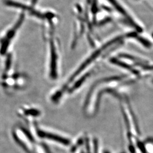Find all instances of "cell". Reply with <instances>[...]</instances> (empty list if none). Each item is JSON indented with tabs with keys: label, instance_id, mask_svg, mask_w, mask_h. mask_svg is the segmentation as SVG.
Masks as SVG:
<instances>
[{
	"label": "cell",
	"instance_id": "1",
	"mask_svg": "<svg viewBox=\"0 0 153 153\" xmlns=\"http://www.w3.org/2000/svg\"><path fill=\"white\" fill-rule=\"evenodd\" d=\"M48 57V76L51 79L55 80L59 74L60 53L53 37H50L49 40Z\"/></svg>",
	"mask_w": 153,
	"mask_h": 153
},
{
	"label": "cell",
	"instance_id": "2",
	"mask_svg": "<svg viewBox=\"0 0 153 153\" xmlns=\"http://www.w3.org/2000/svg\"><path fill=\"white\" fill-rule=\"evenodd\" d=\"M25 19V14H22L13 27L9 29L5 35L0 39V55H7L11 41L15 36L18 30L21 26Z\"/></svg>",
	"mask_w": 153,
	"mask_h": 153
},
{
	"label": "cell",
	"instance_id": "3",
	"mask_svg": "<svg viewBox=\"0 0 153 153\" xmlns=\"http://www.w3.org/2000/svg\"><path fill=\"white\" fill-rule=\"evenodd\" d=\"M2 79L3 87L8 90H20L24 88L26 83L25 76L21 73L4 74Z\"/></svg>",
	"mask_w": 153,
	"mask_h": 153
},
{
	"label": "cell",
	"instance_id": "4",
	"mask_svg": "<svg viewBox=\"0 0 153 153\" xmlns=\"http://www.w3.org/2000/svg\"><path fill=\"white\" fill-rule=\"evenodd\" d=\"M34 125H35V129L37 133V135L39 137H40V138H45L49 139L51 140H53V141L59 142V143H62L64 145H66V146L69 145L70 144V141L65 138L61 137L60 136L57 135V134H55L54 133H51L49 131H45L44 130L40 129L36 123H35Z\"/></svg>",
	"mask_w": 153,
	"mask_h": 153
},
{
	"label": "cell",
	"instance_id": "5",
	"mask_svg": "<svg viewBox=\"0 0 153 153\" xmlns=\"http://www.w3.org/2000/svg\"><path fill=\"white\" fill-rule=\"evenodd\" d=\"M18 115L24 120L27 121L34 119L39 117L42 112L39 109L33 107H22L18 111Z\"/></svg>",
	"mask_w": 153,
	"mask_h": 153
},
{
	"label": "cell",
	"instance_id": "6",
	"mask_svg": "<svg viewBox=\"0 0 153 153\" xmlns=\"http://www.w3.org/2000/svg\"><path fill=\"white\" fill-rule=\"evenodd\" d=\"M4 2L6 5L8 6H10V7H13L14 8H16V9H22L24 10H28V11H30L31 9V8L33 7L32 6H28L25 4H23L22 3L14 1L12 0H4Z\"/></svg>",
	"mask_w": 153,
	"mask_h": 153
},
{
	"label": "cell",
	"instance_id": "7",
	"mask_svg": "<svg viewBox=\"0 0 153 153\" xmlns=\"http://www.w3.org/2000/svg\"><path fill=\"white\" fill-rule=\"evenodd\" d=\"M29 12H30V13L31 15H33V16H36V17H37L38 18H40V19H44L45 18L44 14H43L42 13H41L39 11H36V10H34L33 9V7L31 8V9L29 11Z\"/></svg>",
	"mask_w": 153,
	"mask_h": 153
},
{
	"label": "cell",
	"instance_id": "8",
	"mask_svg": "<svg viewBox=\"0 0 153 153\" xmlns=\"http://www.w3.org/2000/svg\"><path fill=\"white\" fill-rule=\"evenodd\" d=\"M44 16H45V18H46L48 19L49 21H51L55 17V14L51 12H47L45 14H44Z\"/></svg>",
	"mask_w": 153,
	"mask_h": 153
},
{
	"label": "cell",
	"instance_id": "9",
	"mask_svg": "<svg viewBox=\"0 0 153 153\" xmlns=\"http://www.w3.org/2000/svg\"><path fill=\"white\" fill-rule=\"evenodd\" d=\"M38 1V0H31V5H32V7H33V6L36 5V4L37 3Z\"/></svg>",
	"mask_w": 153,
	"mask_h": 153
}]
</instances>
